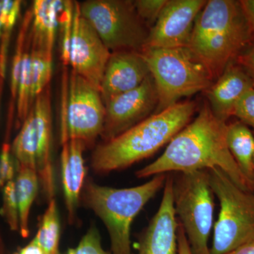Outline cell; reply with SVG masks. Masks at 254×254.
Masks as SVG:
<instances>
[{
	"label": "cell",
	"instance_id": "obj_2",
	"mask_svg": "<svg viewBox=\"0 0 254 254\" xmlns=\"http://www.w3.org/2000/svg\"><path fill=\"white\" fill-rule=\"evenodd\" d=\"M240 1H207L195 19L187 48L216 81L252 42Z\"/></svg>",
	"mask_w": 254,
	"mask_h": 254
},
{
	"label": "cell",
	"instance_id": "obj_33",
	"mask_svg": "<svg viewBox=\"0 0 254 254\" xmlns=\"http://www.w3.org/2000/svg\"><path fill=\"white\" fill-rule=\"evenodd\" d=\"M177 242H178V254H192L186 235L180 224L177 230Z\"/></svg>",
	"mask_w": 254,
	"mask_h": 254
},
{
	"label": "cell",
	"instance_id": "obj_22",
	"mask_svg": "<svg viewBox=\"0 0 254 254\" xmlns=\"http://www.w3.org/2000/svg\"><path fill=\"white\" fill-rule=\"evenodd\" d=\"M36 153L34 120L29 111L27 118L23 121L21 131L14 142L13 153L18 167H25L36 171Z\"/></svg>",
	"mask_w": 254,
	"mask_h": 254
},
{
	"label": "cell",
	"instance_id": "obj_13",
	"mask_svg": "<svg viewBox=\"0 0 254 254\" xmlns=\"http://www.w3.org/2000/svg\"><path fill=\"white\" fill-rule=\"evenodd\" d=\"M177 220L173 200V178L167 175L161 203L138 242L137 253L178 254Z\"/></svg>",
	"mask_w": 254,
	"mask_h": 254
},
{
	"label": "cell",
	"instance_id": "obj_38",
	"mask_svg": "<svg viewBox=\"0 0 254 254\" xmlns=\"http://www.w3.org/2000/svg\"><path fill=\"white\" fill-rule=\"evenodd\" d=\"M0 254H1V249H0Z\"/></svg>",
	"mask_w": 254,
	"mask_h": 254
},
{
	"label": "cell",
	"instance_id": "obj_20",
	"mask_svg": "<svg viewBox=\"0 0 254 254\" xmlns=\"http://www.w3.org/2000/svg\"><path fill=\"white\" fill-rule=\"evenodd\" d=\"M15 186L19 211V231L21 236L26 238L29 235L30 212L40 187L36 170L18 167Z\"/></svg>",
	"mask_w": 254,
	"mask_h": 254
},
{
	"label": "cell",
	"instance_id": "obj_39",
	"mask_svg": "<svg viewBox=\"0 0 254 254\" xmlns=\"http://www.w3.org/2000/svg\"></svg>",
	"mask_w": 254,
	"mask_h": 254
},
{
	"label": "cell",
	"instance_id": "obj_26",
	"mask_svg": "<svg viewBox=\"0 0 254 254\" xmlns=\"http://www.w3.org/2000/svg\"><path fill=\"white\" fill-rule=\"evenodd\" d=\"M74 3L71 1H64L63 11L60 15L62 25V60L64 65H69L70 48L72 37Z\"/></svg>",
	"mask_w": 254,
	"mask_h": 254
},
{
	"label": "cell",
	"instance_id": "obj_29",
	"mask_svg": "<svg viewBox=\"0 0 254 254\" xmlns=\"http://www.w3.org/2000/svg\"><path fill=\"white\" fill-rule=\"evenodd\" d=\"M168 0H136L133 1L137 14L151 28L156 22Z\"/></svg>",
	"mask_w": 254,
	"mask_h": 254
},
{
	"label": "cell",
	"instance_id": "obj_11",
	"mask_svg": "<svg viewBox=\"0 0 254 254\" xmlns=\"http://www.w3.org/2000/svg\"><path fill=\"white\" fill-rule=\"evenodd\" d=\"M73 3L69 65L73 71L100 90L111 53L94 28L81 16L79 3Z\"/></svg>",
	"mask_w": 254,
	"mask_h": 254
},
{
	"label": "cell",
	"instance_id": "obj_5",
	"mask_svg": "<svg viewBox=\"0 0 254 254\" xmlns=\"http://www.w3.org/2000/svg\"><path fill=\"white\" fill-rule=\"evenodd\" d=\"M154 81L158 105L154 113L168 109L179 100L207 91L213 79L188 48H145L141 52Z\"/></svg>",
	"mask_w": 254,
	"mask_h": 254
},
{
	"label": "cell",
	"instance_id": "obj_37",
	"mask_svg": "<svg viewBox=\"0 0 254 254\" xmlns=\"http://www.w3.org/2000/svg\"><path fill=\"white\" fill-rule=\"evenodd\" d=\"M3 186H4V185H3L2 182H1V177H0V187Z\"/></svg>",
	"mask_w": 254,
	"mask_h": 254
},
{
	"label": "cell",
	"instance_id": "obj_36",
	"mask_svg": "<svg viewBox=\"0 0 254 254\" xmlns=\"http://www.w3.org/2000/svg\"><path fill=\"white\" fill-rule=\"evenodd\" d=\"M226 254H254V241L241 246Z\"/></svg>",
	"mask_w": 254,
	"mask_h": 254
},
{
	"label": "cell",
	"instance_id": "obj_24",
	"mask_svg": "<svg viewBox=\"0 0 254 254\" xmlns=\"http://www.w3.org/2000/svg\"><path fill=\"white\" fill-rule=\"evenodd\" d=\"M18 118L24 121L32 107L30 81V51L25 50L16 96Z\"/></svg>",
	"mask_w": 254,
	"mask_h": 254
},
{
	"label": "cell",
	"instance_id": "obj_7",
	"mask_svg": "<svg viewBox=\"0 0 254 254\" xmlns=\"http://www.w3.org/2000/svg\"><path fill=\"white\" fill-rule=\"evenodd\" d=\"M213 192L207 170L180 173L173 179L174 207L192 254H210Z\"/></svg>",
	"mask_w": 254,
	"mask_h": 254
},
{
	"label": "cell",
	"instance_id": "obj_17",
	"mask_svg": "<svg viewBox=\"0 0 254 254\" xmlns=\"http://www.w3.org/2000/svg\"><path fill=\"white\" fill-rule=\"evenodd\" d=\"M62 182L68 220L72 224L84 186L86 167L83 160L84 144L78 140H70L62 144Z\"/></svg>",
	"mask_w": 254,
	"mask_h": 254
},
{
	"label": "cell",
	"instance_id": "obj_14",
	"mask_svg": "<svg viewBox=\"0 0 254 254\" xmlns=\"http://www.w3.org/2000/svg\"><path fill=\"white\" fill-rule=\"evenodd\" d=\"M30 112L34 120L36 137V173L46 199H54L56 193L54 166L52 158L51 98L50 85L38 95Z\"/></svg>",
	"mask_w": 254,
	"mask_h": 254
},
{
	"label": "cell",
	"instance_id": "obj_4",
	"mask_svg": "<svg viewBox=\"0 0 254 254\" xmlns=\"http://www.w3.org/2000/svg\"><path fill=\"white\" fill-rule=\"evenodd\" d=\"M166 174L131 188L100 186L87 180L82 190L83 204L104 222L110 235L112 254H132L131 227L145 205L165 186Z\"/></svg>",
	"mask_w": 254,
	"mask_h": 254
},
{
	"label": "cell",
	"instance_id": "obj_23",
	"mask_svg": "<svg viewBox=\"0 0 254 254\" xmlns=\"http://www.w3.org/2000/svg\"><path fill=\"white\" fill-rule=\"evenodd\" d=\"M53 72V56L32 47L30 50V81L32 105L49 86Z\"/></svg>",
	"mask_w": 254,
	"mask_h": 254
},
{
	"label": "cell",
	"instance_id": "obj_19",
	"mask_svg": "<svg viewBox=\"0 0 254 254\" xmlns=\"http://www.w3.org/2000/svg\"><path fill=\"white\" fill-rule=\"evenodd\" d=\"M227 142L229 150L242 173L254 185V136L245 124L227 125Z\"/></svg>",
	"mask_w": 254,
	"mask_h": 254
},
{
	"label": "cell",
	"instance_id": "obj_12",
	"mask_svg": "<svg viewBox=\"0 0 254 254\" xmlns=\"http://www.w3.org/2000/svg\"><path fill=\"white\" fill-rule=\"evenodd\" d=\"M206 1L168 0L150 28L143 49L187 48L195 19Z\"/></svg>",
	"mask_w": 254,
	"mask_h": 254
},
{
	"label": "cell",
	"instance_id": "obj_3",
	"mask_svg": "<svg viewBox=\"0 0 254 254\" xmlns=\"http://www.w3.org/2000/svg\"><path fill=\"white\" fill-rule=\"evenodd\" d=\"M195 110L193 102L177 103L105 141L92 154V169L96 173H109L148 158L168 144L190 123Z\"/></svg>",
	"mask_w": 254,
	"mask_h": 254
},
{
	"label": "cell",
	"instance_id": "obj_1",
	"mask_svg": "<svg viewBox=\"0 0 254 254\" xmlns=\"http://www.w3.org/2000/svg\"><path fill=\"white\" fill-rule=\"evenodd\" d=\"M227 125L205 105L198 116L179 132L163 154L138 170L136 176L145 178L173 173H187L218 168L243 190L254 191L232 156L227 142Z\"/></svg>",
	"mask_w": 254,
	"mask_h": 254
},
{
	"label": "cell",
	"instance_id": "obj_28",
	"mask_svg": "<svg viewBox=\"0 0 254 254\" xmlns=\"http://www.w3.org/2000/svg\"><path fill=\"white\" fill-rule=\"evenodd\" d=\"M65 254H112L103 248L99 232L91 227L82 237L76 248L68 249Z\"/></svg>",
	"mask_w": 254,
	"mask_h": 254
},
{
	"label": "cell",
	"instance_id": "obj_21",
	"mask_svg": "<svg viewBox=\"0 0 254 254\" xmlns=\"http://www.w3.org/2000/svg\"><path fill=\"white\" fill-rule=\"evenodd\" d=\"M60 236L59 212L54 198L48 202V208L42 217L39 228L33 240L46 254H60Z\"/></svg>",
	"mask_w": 254,
	"mask_h": 254
},
{
	"label": "cell",
	"instance_id": "obj_6",
	"mask_svg": "<svg viewBox=\"0 0 254 254\" xmlns=\"http://www.w3.org/2000/svg\"><path fill=\"white\" fill-rule=\"evenodd\" d=\"M206 170L220 205L210 252L226 254L254 241V193L237 186L220 169Z\"/></svg>",
	"mask_w": 254,
	"mask_h": 254
},
{
	"label": "cell",
	"instance_id": "obj_8",
	"mask_svg": "<svg viewBox=\"0 0 254 254\" xmlns=\"http://www.w3.org/2000/svg\"><path fill=\"white\" fill-rule=\"evenodd\" d=\"M79 5L81 16L110 51L143 50L150 30L137 14L133 1L88 0Z\"/></svg>",
	"mask_w": 254,
	"mask_h": 254
},
{
	"label": "cell",
	"instance_id": "obj_30",
	"mask_svg": "<svg viewBox=\"0 0 254 254\" xmlns=\"http://www.w3.org/2000/svg\"><path fill=\"white\" fill-rule=\"evenodd\" d=\"M232 115L240 119L247 126L254 128V88H250L240 98Z\"/></svg>",
	"mask_w": 254,
	"mask_h": 254
},
{
	"label": "cell",
	"instance_id": "obj_32",
	"mask_svg": "<svg viewBox=\"0 0 254 254\" xmlns=\"http://www.w3.org/2000/svg\"><path fill=\"white\" fill-rule=\"evenodd\" d=\"M236 63L250 76L254 86V41L247 47L237 58Z\"/></svg>",
	"mask_w": 254,
	"mask_h": 254
},
{
	"label": "cell",
	"instance_id": "obj_10",
	"mask_svg": "<svg viewBox=\"0 0 254 254\" xmlns=\"http://www.w3.org/2000/svg\"><path fill=\"white\" fill-rule=\"evenodd\" d=\"M105 105L104 127L101 136L108 141L141 123L155 112L158 93L152 76L126 93L117 95Z\"/></svg>",
	"mask_w": 254,
	"mask_h": 254
},
{
	"label": "cell",
	"instance_id": "obj_15",
	"mask_svg": "<svg viewBox=\"0 0 254 254\" xmlns=\"http://www.w3.org/2000/svg\"><path fill=\"white\" fill-rule=\"evenodd\" d=\"M150 75L141 53L120 51L111 53L100 84L104 104L117 95L135 89Z\"/></svg>",
	"mask_w": 254,
	"mask_h": 254
},
{
	"label": "cell",
	"instance_id": "obj_16",
	"mask_svg": "<svg viewBox=\"0 0 254 254\" xmlns=\"http://www.w3.org/2000/svg\"><path fill=\"white\" fill-rule=\"evenodd\" d=\"M252 88L253 81L242 66L236 62L230 64L206 91L210 109L217 118L226 122L240 98Z\"/></svg>",
	"mask_w": 254,
	"mask_h": 254
},
{
	"label": "cell",
	"instance_id": "obj_31",
	"mask_svg": "<svg viewBox=\"0 0 254 254\" xmlns=\"http://www.w3.org/2000/svg\"><path fill=\"white\" fill-rule=\"evenodd\" d=\"M15 165L14 159L11 156L10 146L4 143L0 153V177L3 185L14 180Z\"/></svg>",
	"mask_w": 254,
	"mask_h": 254
},
{
	"label": "cell",
	"instance_id": "obj_18",
	"mask_svg": "<svg viewBox=\"0 0 254 254\" xmlns=\"http://www.w3.org/2000/svg\"><path fill=\"white\" fill-rule=\"evenodd\" d=\"M64 1L36 0L32 8V47L53 56Z\"/></svg>",
	"mask_w": 254,
	"mask_h": 254
},
{
	"label": "cell",
	"instance_id": "obj_35",
	"mask_svg": "<svg viewBox=\"0 0 254 254\" xmlns=\"http://www.w3.org/2000/svg\"><path fill=\"white\" fill-rule=\"evenodd\" d=\"M14 254H46L34 241L32 240L28 245L19 249Z\"/></svg>",
	"mask_w": 254,
	"mask_h": 254
},
{
	"label": "cell",
	"instance_id": "obj_34",
	"mask_svg": "<svg viewBox=\"0 0 254 254\" xmlns=\"http://www.w3.org/2000/svg\"><path fill=\"white\" fill-rule=\"evenodd\" d=\"M240 2L250 23L254 41V0H242Z\"/></svg>",
	"mask_w": 254,
	"mask_h": 254
},
{
	"label": "cell",
	"instance_id": "obj_9",
	"mask_svg": "<svg viewBox=\"0 0 254 254\" xmlns=\"http://www.w3.org/2000/svg\"><path fill=\"white\" fill-rule=\"evenodd\" d=\"M61 143L70 140L88 147L101 136L105 105L100 90L71 70L64 76L62 100Z\"/></svg>",
	"mask_w": 254,
	"mask_h": 254
},
{
	"label": "cell",
	"instance_id": "obj_27",
	"mask_svg": "<svg viewBox=\"0 0 254 254\" xmlns=\"http://www.w3.org/2000/svg\"><path fill=\"white\" fill-rule=\"evenodd\" d=\"M1 213L11 230H19V211L14 180L8 182L4 186Z\"/></svg>",
	"mask_w": 254,
	"mask_h": 254
},
{
	"label": "cell",
	"instance_id": "obj_25",
	"mask_svg": "<svg viewBox=\"0 0 254 254\" xmlns=\"http://www.w3.org/2000/svg\"><path fill=\"white\" fill-rule=\"evenodd\" d=\"M32 22V10H29L25 16L24 20L19 34H18L17 46L16 53L13 58L11 73V93L13 99H16L17 96L18 83L21 74V64H22L23 55L25 53V39L28 28Z\"/></svg>",
	"mask_w": 254,
	"mask_h": 254
}]
</instances>
